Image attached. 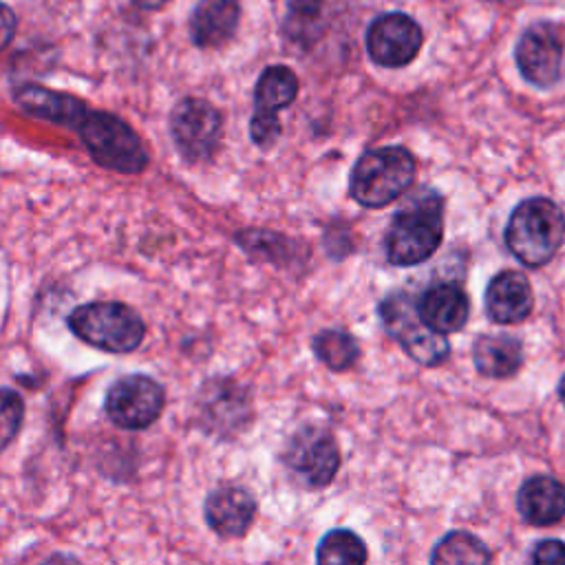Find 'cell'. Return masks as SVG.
<instances>
[{
    "mask_svg": "<svg viewBox=\"0 0 565 565\" xmlns=\"http://www.w3.org/2000/svg\"><path fill=\"white\" fill-rule=\"evenodd\" d=\"M285 463L309 488H324L340 468V448L329 430L307 426L298 430L287 450Z\"/></svg>",
    "mask_w": 565,
    "mask_h": 565,
    "instance_id": "7c38bea8",
    "label": "cell"
},
{
    "mask_svg": "<svg viewBox=\"0 0 565 565\" xmlns=\"http://www.w3.org/2000/svg\"><path fill=\"white\" fill-rule=\"evenodd\" d=\"M380 318L384 329L399 342V347L424 366H439L450 355L448 340L426 327V322L417 313V300H413L406 291L388 294L380 307Z\"/></svg>",
    "mask_w": 565,
    "mask_h": 565,
    "instance_id": "8992f818",
    "label": "cell"
},
{
    "mask_svg": "<svg viewBox=\"0 0 565 565\" xmlns=\"http://www.w3.org/2000/svg\"><path fill=\"white\" fill-rule=\"evenodd\" d=\"M472 362L486 377H512L523 364V344L514 335L481 333L472 344Z\"/></svg>",
    "mask_w": 565,
    "mask_h": 565,
    "instance_id": "ffe728a7",
    "label": "cell"
},
{
    "mask_svg": "<svg viewBox=\"0 0 565 565\" xmlns=\"http://www.w3.org/2000/svg\"><path fill=\"white\" fill-rule=\"evenodd\" d=\"M15 104L31 117L44 119L55 126L64 128H77L82 117L88 113V106L68 95V93H57L38 84H24L15 90Z\"/></svg>",
    "mask_w": 565,
    "mask_h": 565,
    "instance_id": "2e32d148",
    "label": "cell"
},
{
    "mask_svg": "<svg viewBox=\"0 0 565 565\" xmlns=\"http://www.w3.org/2000/svg\"><path fill=\"white\" fill-rule=\"evenodd\" d=\"M311 349L316 358L331 371H347L360 358V347L349 331L322 329L313 335Z\"/></svg>",
    "mask_w": 565,
    "mask_h": 565,
    "instance_id": "44dd1931",
    "label": "cell"
},
{
    "mask_svg": "<svg viewBox=\"0 0 565 565\" xmlns=\"http://www.w3.org/2000/svg\"><path fill=\"white\" fill-rule=\"evenodd\" d=\"M516 66L523 79L536 88H552L563 77L565 35L552 20L532 22L514 49Z\"/></svg>",
    "mask_w": 565,
    "mask_h": 565,
    "instance_id": "52a82bcc",
    "label": "cell"
},
{
    "mask_svg": "<svg viewBox=\"0 0 565 565\" xmlns=\"http://www.w3.org/2000/svg\"><path fill=\"white\" fill-rule=\"evenodd\" d=\"M322 2L324 0H287L289 15L302 18V20L316 18L320 13V9H322Z\"/></svg>",
    "mask_w": 565,
    "mask_h": 565,
    "instance_id": "484cf974",
    "label": "cell"
},
{
    "mask_svg": "<svg viewBox=\"0 0 565 565\" xmlns=\"http://www.w3.org/2000/svg\"><path fill=\"white\" fill-rule=\"evenodd\" d=\"M532 563H565V543L556 539L539 541L530 554Z\"/></svg>",
    "mask_w": 565,
    "mask_h": 565,
    "instance_id": "d4e9b609",
    "label": "cell"
},
{
    "mask_svg": "<svg viewBox=\"0 0 565 565\" xmlns=\"http://www.w3.org/2000/svg\"><path fill=\"white\" fill-rule=\"evenodd\" d=\"M558 397H561V402L565 404V375H563L561 382H558Z\"/></svg>",
    "mask_w": 565,
    "mask_h": 565,
    "instance_id": "f1b7e54d",
    "label": "cell"
},
{
    "mask_svg": "<svg viewBox=\"0 0 565 565\" xmlns=\"http://www.w3.org/2000/svg\"><path fill=\"white\" fill-rule=\"evenodd\" d=\"M66 322L82 342L108 353H130L146 335L141 316L132 307L115 300L79 305L68 313Z\"/></svg>",
    "mask_w": 565,
    "mask_h": 565,
    "instance_id": "5b68a950",
    "label": "cell"
},
{
    "mask_svg": "<svg viewBox=\"0 0 565 565\" xmlns=\"http://www.w3.org/2000/svg\"><path fill=\"white\" fill-rule=\"evenodd\" d=\"M298 95V77L285 64L267 66L254 88V115L249 121L252 141L258 148H269L280 137L278 113Z\"/></svg>",
    "mask_w": 565,
    "mask_h": 565,
    "instance_id": "9c48e42d",
    "label": "cell"
},
{
    "mask_svg": "<svg viewBox=\"0 0 565 565\" xmlns=\"http://www.w3.org/2000/svg\"><path fill=\"white\" fill-rule=\"evenodd\" d=\"M417 313L433 331L448 335L468 322L470 300L468 294L455 282L430 285L417 300Z\"/></svg>",
    "mask_w": 565,
    "mask_h": 565,
    "instance_id": "9a60e30c",
    "label": "cell"
},
{
    "mask_svg": "<svg viewBox=\"0 0 565 565\" xmlns=\"http://www.w3.org/2000/svg\"><path fill=\"white\" fill-rule=\"evenodd\" d=\"M132 4H137L139 9H146V11H154V9H161L163 4H168L170 0H130Z\"/></svg>",
    "mask_w": 565,
    "mask_h": 565,
    "instance_id": "83f0119b",
    "label": "cell"
},
{
    "mask_svg": "<svg viewBox=\"0 0 565 565\" xmlns=\"http://www.w3.org/2000/svg\"><path fill=\"white\" fill-rule=\"evenodd\" d=\"M516 510L530 525H554L565 516V486L550 475L530 477L519 488Z\"/></svg>",
    "mask_w": 565,
    "mask_h": 565,
    "instance_id": "e0dca14e",
    "label": "cell"
},
{
    "mask_svg": "<svg viewBox=\"0 0 565 565\" xmlns=\"http://www.w3.org/2000/svg\"><path fill=\"white\" fill-rule=\"evenodd\" d=\"M316 561L322 565L331 563H353L360 565L366 561V545L364 541L351 530H331L327 532L316 550Z\"/></svg>",
    "mask_w": 565,
    "mask_h": 565,
    "instance_id": "603a6c76",
    "label": "cell"
},
{
    "mask_svg": "<svg viewBox=\"0 0 565 565\" xmlns=\"http://www.w3.org/2000/svg\"><path fill=\"white\" fill-rule=\"evenodd\" d=\"M422 42L424 35L419 24L399 11L377 15L366 29L369 57L384 68H402L411 64L417 57Z\"/></svg>",
    "mask_w": 565,
    "mask_h": 565,
    "instance_id": "8fae6325",
    "label": "cell"
},
{
    "mask_svg": "<svg viewBox=\"0 0 565 565\" xmlns=\"http://www.w3.org/2000/svg\"><path fill=\"white\" fill-rule=\"evenodd\" d=\"M249 402L241 386L216 380L205 386V402L201 404V413L205 424L218 435L236 433L247 422Z\"/></svg>",
    "mask_w": 565,
    "mask_h": 565,
    "instance_id": "d6986e66",
    "label": "cell"
},
{
    "mask_svg": "<svg viewBox=\"0 0 565 565\" xmlns=\"http://www.w3.org/2000/svg\"><path fill=\"white\" fill-rule=\"evenodd\" d=\"M166 404L159 382L148 375H124L106 393V415L126 430H143L152 426Z\"/></svg>",
    "mask_w": 565,
    "mask_h": 565,
    "instance_id": "30bf717a",
    "label": "cell"
},
{
    "mask_svg": "<svg viewBox=\"0 0 565 565\" xmlns=\"http://www.w3.org/2000/svg\"><path fill=\"white\" fill-rule=\"evenodd\" d=\"M565 241V214L545 196L521 201L505 225V245L525 267L547 265Z\"/></svg>",
    "mask_w": 565,
    "mask_h": 565,
    "instance_id": "6da1fadb",
    "label": "cell"
},
{
    "mask_svg": "<svg viewBox=\"0 0 565 565\" xmlns=\"http://www.w3.org/2000/svg\"><path fill=\"white\" fill-rule=\"evenodd\" d=\"M444 238V203L437 192H426L402 207L384 236L386 258L411 267L430 258Z\"/></svg>",
    "mask_w": 565,
    "mask_h": 565,
    "instance_id": "7a4b0ae2",
    "label": "cell"
},
{
    "mask_svg": "<svg viewBox=\"0 0 565 565\" xmlns=\"http://www.w3.org/2000/svg\"><path fill=\"white\" fill-rule=\"evenodd\" d=\"M415 157L402 146H382L360 154L351 170L349 192L364 207H384L415 181Z\"/></svg>",
    "mask_w": 565,
    "mask_h": 565,
    "instance_id": "3957f363",
    "label": "cell"
},
{
    "mask_svg": "<svg viewBox=\"0 0 565 565\" xmlns=\"http://www.w3.org/2000/svg\"><path fill=\"white\" fill-rule=\"evenodd\" d=\"M256 516V501L243 486H218L205 499V521L223 539L243 536Z\"/></svg>",
    "mask_w": 565,
    "mask_h": 565,
    "instance_id": "5bb4252c",
    "label": "cell"
},
{
    "mask_svg": "<svg viewBox=\"0 0 565 565\" xmlns=\"http://www.w3.org/2000/svg\"><path fill=\"white\" fill-rule=\"evenodd\" d=\"M492 554L488 545L468 532H448L433 550L430 563H490Z\"/></svg>",
    "mask_w": 565,
    "mask_h": 565,
    "instance_id": "7402d4cb",
    "label": "cell"
},
{
    "mask_svg": "<svg viewBox=\"0 0 565 565\" xmlns=\"http://www.w3.org/2000/svg\"><path fill=\"white\" fill-rule=\"evenodd\" d=\"M238 18V0H199L190 15V38L201 49H216L232 40Z\"/></svg>",
    "mask_w": 565,
    "mask_h": 565,
    "instance_id": "ac0fdd59",
    "label": "cell"
},
{
    "mask_svg": "<svg viewBox=\"0 0 565 565\" xmlns=\"http://www.w3.org/2000/svg\"><path fill=\"white\" fill-rule=\"evenodd\" d=\"M170 135L188 161L210 159L223 137V117L207 99L185 97L170 113Z\"/></svg>",
    "mask_w": 565,
    "mask_h": 565,
    "instance_id": "ba28073f",
    "label": "cell"
},
{
    "mask_svg": "<svg viewBox=\"0 0 565 565\" xmlns=\"http://www.w3.org/2000/svg\"><path fill=\"white\" fill-rule=\"evenodd\" d=\"M15 15L13 11L0 2V51L7 49V44L13 40L15 35Z\"/></svg>",
    "mask_w": 565,
    "mask_h": 565,
    "instance_id": "4316f807",
    "label": "cell"
},
{
    "mask_svg": "<svg viewBox=\"0 0 565 565\" xmlns=\"http://www.w3.org/2000/svg\"><path fill=\"white\" fill-rule=\"evenodd\" d=\"M483 307L492 322L516 324L525 320L534 307V294L530 280L516 269H503L490 278Z\"/></svg>",
    "mask_w": 565,
    "mask_h": 565,
    "instance_id": "4fadbf2b",
    "label": "cell"
},
{
    "mask_svg": "<svg viewBox=\"0 0 565 565\" xmlns=\"http://www.w3.org/2000/svg\"><path fill=\"white\" fill-rule=\"evenodd\" d=\"M24 419V402L11 388H0V452L18 437Z\"/></svg>",
    "mask_w": 565,
    "mask_h": 565,
    "instance_id": "cb8c5ba5",
    "label": "cell"
},
{
    "mask_svg": "<svg viewBox=\"0 0 565 565\" xmlns=\"http://www.w3.org/2000/svg\"><path fill=\"white\" fill-rule=\"evenodd\" d=\"M75 130L97 166L119 174H139L148 168L143 141L117 115L88 108Z\"/></svg>",
    "mask_w": 565,
    "mask_h": 565,
    "instance_id": "277c9868",
    "label": "cell"
}]
</instances>
